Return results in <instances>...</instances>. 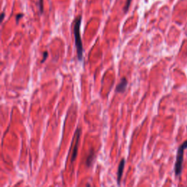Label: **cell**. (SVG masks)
Here are the masks:
<instances>
[{
	"label": "cell",
	"instance_id": "7",
	"mask_svg": "<svg viewBox=\"0 0 187 187\" xmlns=\"http://www.w3.org/2000/svg\"><path fill=\"white\" fill-rule=\"evenodd\" d=\"M131 2H132V0H126L125 7H124V12H125V13H126V12L128 11L129 8L130 3H131Z\"/></svg>",
	"mask_w": 187,
	"mask_h": 187
},
{
	"label": "cell",
	"instance_id": "8",
	"mask_svg": "<svg viewBox=\"0 0 187 187\" xmlns=\"http://www.w3.org/2000/svg\"><path fill=\"white\" fill-rule=\"evenodd\" d=\"M39 6H40V13H43V0H39Z\"/></svg>",
	"mask_w": 187,
	"mask_h": 187
},
{
	"label": "cell",
	"instance_id": "10",
	"mask_svg": "<svg viewBox=\"0 0 187 187\" xmlns=\"http://www.w3.org/2000/svg\"><path fill=\"white\" fill-rule=\"evenodd\" d=\"M23 16V14H18V15H16V22H18V21L20 20V18H21Z\"/></svg>",
	"mask_w": 187,
	"mask_h": 187
},
{
	"label": "cell",
	"instance_id": "4",
	"mask_svg": "<svg viewBox=\"0 0 187 187\" xmlns=\"http://www.w3.org/2000/svg\"><path fill=\"white\" fill-rule=\"evenodd\" d=\"M124 166H125V159H122L121 160L119 165H118V171H117V181H118V184H120L123 172H124Z\"/></svg>",
	"mask_w": 187,
	"mask_h": 187
},
{
	"label": "cell",
	"instance_id": "9",
	"mask_svg": "<svg viewBox=\"0 0 187 187\" xmlns=\"http://www.w3.org/2000/svg\"><path fill=\"white\" fill-rule=\"evenodd\" d=\"M48 51H45L43 53V56H42V61H41V63H43V62L46 61L47 57H48Z\"/></svg>",
	"mask_w": 187,
	"mask_h": 187
},
{
	"label": "cell",
	"instance_id": "11",
	"mask_svg": "<svg viewBox=\"0 0 187 187\" xmlns=\"http://www.w3.org/2000/svg\"><path fill=\"white\" fill-rule=\"evenodd\" d=\"M4 17H5V13H2V21L4 19Z\"/></svg>",
	"mask_w": 187,
	"mask_h": 187
},
{
	"label": "cell",
	"instance_id": "6",
	"mask_svg": "<svg viewBox=\"0 0 187 187\" xmlns=\"http://www.w3.org/2000/svg\"><path fill=\"white\" fill-rule=\"evenodd\" d=\"M94 151L93 150H91L86 158V164L87 167L91 166L94 161Z\"/></svg>",
	"mask_w": 187,
	"mask_h": 187
},
{
	"label": "cell",
	"instance_id": "5",
	"mask_svg": "<svg viewBox=\"0 0 187 187\" xmlns=\"http://www.w3.org/2000/svg\"><path fill=\"white\" fill-rule=\"evenodd\" d=\"M127 85H128L127 80H126L125 78H123L121 80V82L118 83V85L117 86L116 91L118 93L124 92V91L126 90V87H127Z\"/></svg>",
	"mask_w": 187,
	"mask_h": 187
},
{
	"label": "cell",
	"instance_id": "1",
	"mask_svg": "<svg viewBox=\"0 0 187 187\" xmlns=\"http://www.w3.org/2000/svg\"><path fill=\"white\" fill-rule=\"evenodd\" d=\"M82 21V16L79 15L75 18V23H74V37H75V42L76 50H77V57L80 62H82L83 58V48L82 40L81 37V32H80V28H81Z\"/></svg>",
	"mask_w": 187,
	"mask_h": 187
},
{
	"label": "cell",
	"instance_id": "3",
	"mask_svg": "<svg viewBox=\"0 0 187 187\" xmlns=\"http://www.w3.org/2000/svg\"><path fill=\"white\" fill-rule=\"evenodd\" d=\"M81 129H78L75 132V137H76V141L75 143V145L73 147V151L72 152V157H71V163H73L74 161L76 159L78 155V143H79V140L80 137H81Z\"/></svg>",
	"mask_w": 187,
	"mask_h": 187
},
{
	"label": "cell",
	"instance_id": "2",
	"mask_svg": "<svg viewBox=\"0 0 187 187\" xmlns=\"http://www.w3.org/2000/svg\"><path fill=\"white\" fill-rule=\"evenodd\" d=\"M187 149V140L179 146L177 153L176 161L175 165V173L176 176L181 175L183 169V162H184V154L185 149Z\"/></svg>",
	"mask_w": 187,
	"mask_h": 187
}]
</instances>
